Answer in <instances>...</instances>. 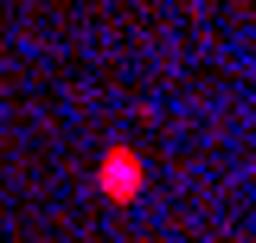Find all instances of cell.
Instances as JSON below:
<instances>
[{"mask_svg":"<svg viewBox=\"0 0 256 243\" xmlns=\"http://www.w3.org/2000/svg\"><path fill=\"white\" fill-rule=\"evenodd\" d=\"M134 180H141V166H134V154L128 148H109V160H102V186L122 198V192H134Z\"/></svg>","mask_w":256,"mask_h":243,"instance_id":"6da1fadb","label":"cell"}]
</instances>
